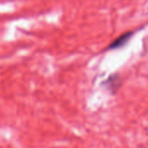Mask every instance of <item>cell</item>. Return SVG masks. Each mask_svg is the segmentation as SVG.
I'll list each match as a JSON object with an SVG mask.
<instances>
[{
    "label": "cell",
    "mask_w": 148,
    "mask_h": 148,
    "mask_svg": "<svg viewBox=\"0 0 148 148\" xmlns=\"http://www.w3.org/2000/svg\"><path fill=\"white\" fill-rule=\"evenodd\" d=\"M131 35L132 33H125V34H123L122 36H120L119 38H118L115 41H113L112 43V45H110V48H112V49H116V48H119V47H121L123 46L125 44L127 43V41L130 39L131 38Z\"/></svg>",
    "instance_id": "obj_1"
}]
</instances>
